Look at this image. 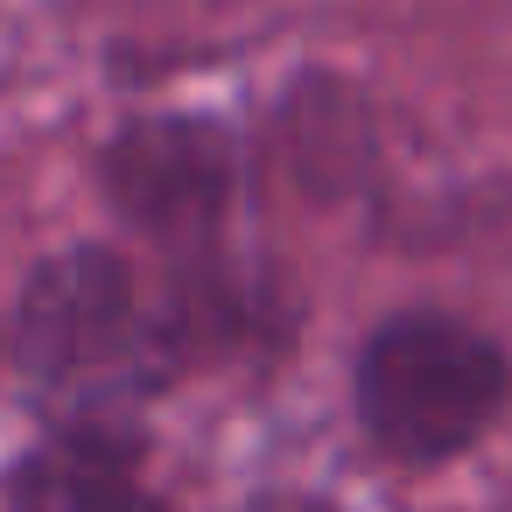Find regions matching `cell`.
I'll return each mask as SVG.
<instances>
[{
  "mask_svg": "<svg viewBox=\"0 0 512 512\" xmlns=\"http://www.w3.org/2000/svg\"><path fill=\"white\" fill-rule=\"evenodd\" d=\"M351 414L400 470L456 463L512 414V351L456 309H393L351 358Z\"/></svg>",
  "mask_w": 512,
  "mask_h": 512,
  "instance_id": "6da1fadb",
  "label": "cell"
},
{
  "mask_svg": "<svg viewBox=\"0 0 512 512\" xmlns=\"http://www.w3.org/2000/svg\"><path fill=\"white\" fill-rule=\"evenodd\" d=\"M15 365L57 407L155 393V323L134 260L106 239H78L36 260L15 302Z\"/></svg>",
  "mask_w": 512,
  "mask_h": 512,
  "instance_id": "7a4b0ae2",
  "label": "cell"
},
{
  "mask_svg": "<svg viewBox=\"0 0 512 512\" xmlns=\"http://www.w3.org/2000/svg\"><path fill=\"white\" fill-rule=\"evenodd\" d=\"M99 190L113 218L155 246L162 267L232 253L239 211V148L218 120L197 113H141L99 148Z\"/></svg>",
  "mask_w": 512,
  "mask_h": 512,
  "instance_id": "3957f363",
  "label": "cell"
},
{
  "mask_svg": "<svg viewBox=\"0 0 512 512\" xmlns=\"http://www.w3.org/2000/svg\"><path fill=\"white\" fill-rule=\"evenodd\" d=\"M8 512H169L134 400H71L8 463Z\"/></svg>",
  "mask_w": 512,
  "mask_h": 512,
  "instance_id": "277c9868",
  "label": "cell"
},
{
  "mask_svg": "<svg viewBox=\"0 0 512 512\" xmlns=\"http://www.w3.org/2000/svg\"><path fill=\"white\" fill-rule=\"evenodd\" d=\"M225 512H337V505L316 498V491H253V498H239Z\"/></svg>",
  "mask_w": 512,
  "mask_h": 512,
  "instance_id": "5b68a950",
  "label": "cell"
}]
</instances>
